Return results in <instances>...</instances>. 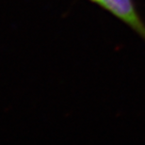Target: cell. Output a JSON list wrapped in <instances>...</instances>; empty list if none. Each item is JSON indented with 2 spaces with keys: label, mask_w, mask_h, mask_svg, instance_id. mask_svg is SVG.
Here are the masks:
<instances>
[{
  "label": "cell",
  "mask_w": 145,
  "mask_h": 145,
  "mask_svg": "<svg viewBox=\"0 0 145 145\" xmlns=\"http://www.w3.org/2000/svg\"><path fill=\"white\" fill-rule=\"evenodd\" d=\"M99 6L131 27L145 40V24L138 13L133 0H88Z\"/></svg>",
  "instance_id": "obj_1"
}]
</instances>
